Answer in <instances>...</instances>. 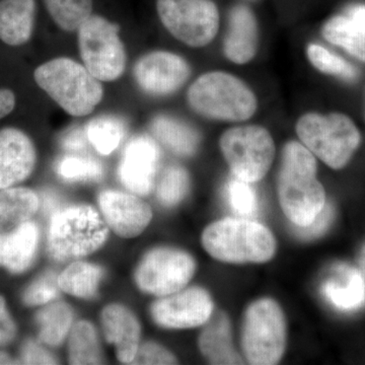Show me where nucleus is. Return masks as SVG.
I'll use <instances>...</instances> for the list:
<instances>
[{"label": "nucleus", "mask_w": 365, "mask_h": 365, "mask_svg": "<svg viewBox=\"0 0 365 365\" xmlns=\"http://www.w3.org/2000/svg\"><path fill=\"white\" fill-rule=\"evenodd\" d=\"M177 359L172 353L155 343H145L138 347L131 364H176Z\"/></svg>", "instance_id": "e433bc0d"}, {"label": "nucleus", "mask_w": 365, "mask_h": 365, "mask_svg": "<svg viewBox=\"0 0 365 365\" xmlns=\"http://www.w3.org/2000/svg\"><path fill=\"white\" fill-rule=\"evenodd\" d=\"M220 145L234 176L249 182L265 177L275 155L272 136L258 125L228 129L220 137Z\"/></svg>", "instance_id": "1a4fd4ad"}, {"label": "nucleus", "mask_w": 365, "mask_h": 365, "mask_svg": "<svg viewBox=\"0 0 365 365\" xmlns=\"http://www.w3.org/2000/svg\"><path fill=\"white\" fill-rule=\"evenodd\" d=\"M213 302L207 292L192 287L155 302L151 314L163 328L188 329L207 323L212 316Z\"/></svg>", "instance_id": "ddd939ff"}, {"label": "nucleus", "mask_w": 365, "mask_h": 365, "mask_svg": "<svg viewBox=\"0 0 365 365\" xmlns=\"http://www.w3.org/2000/svg\"><path fill=\"white\" fill-rule=\"evenodd\" d=\"M158 18L177 40L193 48L215 40L220 13L212 0H158Z\"/></svg>", "instance_id": "9d476101"}, {"label": "nucleus", "mask_w": 365, "mask_h": 365, "mask_svg": "<svg viewBox=\"0 0 365 365\" xmlns=\"http://www.w3.org/2000/svg\"><path fill=\"white\" fill-rule=\"evenodd\" d=\"M193 111L208 119L242 122L254 116L258 101L244 81L223 71L204 73L187 93Z\"/></svg>", "instance_id": "7ed1b4c3"}, {"label": "nucleus", "mask_w": 365, "mask_h": 365, "mask_svg": "<svg viewBox=\"0 0 365 365\" xmlns=\"http://www.w3.org/2000/svg\"><path fill=\"white\" fill-rule=\"evenodd\" d=\"M334 207L332 204L326 203L321 212L317 215L314 222L307 227H297L295 225L294 232L302 240H314L321 237L330 227L334 220Z\"/></svg>", "instance_id": "c9c22d12"}, {"label": "nucleus", "mask_w": 365, "mask_h": 365, "mask_svg": "<svg viewBox=\"0 0 365 365\" xmlns=\"http://www.w3.org/2000/svg\"><path fill=\"white\" fill-rule=\"evenodd\" d=\"M73 314L63 302H56L43 309L37 314L41 327V342L50 346L61 344L71 329Z\"/></svg>", "instance_id": "bb28decb"}, {"label": "nucleus", "mask_w": 365, "mask_h": 365, "mask_svg": "<svg viewBox=\"0 0 365 365\" xmlns=\"http://www.w3.org/2000/svg\"><path fill=\"white\" fill-rule=\"evenodd\" d=\"M39 197L28 188L0 191V234L9 232L29 222L39 208Z\"/></svg>", "instance_id": "b1692460"}, {"label": "nucleus", "mask_w": 365, "mask_h": 365, "mask_svg": "<svg viewBox=\"0 0 365 365\" xmlns=\"http://www.w3.org/2000/svg\"><path fill=\"white\" fill-rule=\"evenodd\" d=\"M322 282L321 292L327 302L345 313L356 312L365 304V281L357 269L337 264Z\"/></svg>", "instance_id": "f3484780"}, {"label": "nucleus", "mask_w": 365, "mask_h": 365, "mask_svg": "<svg viewBox=\"0 0 365 365\" xmlns=\"http://www.w3.org/2000/svg\"><path fill=\"white\" fill-rule=\"evenodd\" d=\"M103 270L88 263L71 264L58 276L60 289L74 297L91 299L97 294Z\"/></svg>", "instance_id": "a878e982"}, {"label": "nucleus", "mask_w": 365, "mask_h": 365, "mask_svg": "<svg viewBox=\"0 0 365 365\" xmlns=\"http://www.w3.org/2000/svg\"><path fill=\"white\" fill-rule=\"evenodd\" d=\"M297 133L307 150L332 169H341L359 148V129L343 114L307 113L299 118Z\"/></svg>", "instance_id": "423d86ee"}, {"label": "nucleus", "mask_w": 365, "mask_h": 365, "mask_svg": "<svg viewBox=\"0 0 365 365\" xmlns=\"http://www.w3.org/2000/svg\"><path fill=\"white\" fill-rule=\"evenodd\" d=\"M109 228L88 205L58 209L52 215L48 247L53 258L64 261L95 252L107 240Z\"/></svg>", "instance_id": "39448f33"}, {"label": "nucleus", "mask_w": 365, "mask_h": 365, "mask_svg": "<svg viewBox=\"0 0 365 365\" xmlns=\"http://www.w3.org/2000/svg\"><path fill=\"white\" fill-rule=\"evenodd\" d=\"M195 268V261L185 252L153 250L137 269L136 282L148 294L167 297L181 290L193 277Z\"/></svg>", "instance_id": "9b49d317"}, {"label": "nucleus", "mask_w": 365, "mask_h": 365, "mask_svg": "<svg viewBox=\"0 0 365 365\" xmlns=\"http://www.w3.org/2000/svg\"><path fill=\"white\" fill-rule=\"evenodd\" d=\"M57 174L68 181H91L103 176V167L93 158L67 155L57 163Z\"/></svg>", "instance_id": "473e14b6"}, {"label": "nucleus", "mask_w": 365, "mask_h": 365, "mask_svg": "<svg viewBox=\"0 0 365 365\" xmlns=\"http://www.w3.org/2000/svg\"><path fill=\"white\" fill-rule=\"evenodd\" d=\"M85 130L91 145L103 155H109L116 150L125 134L121 120L113 116L93 118Z\"/></svg>", "instance_id": "c85d7f7f"}, {"label": "nucleus", "mask_w": 365, "mask_h": 365, "mask_svg": "<svg viewBox=\"0 0 365 365\" xmlns=\"http://www.w3.org/2000/svg\"><path fill=\"white\" fill-rule=\"evenodd\" d=\"M188 189V173L182 167L173 165L163 172L158 182V200L165 206L176 205L186 196Z\"/></svg>", "instance_id": "2f4dec72"}, {"label": "nucleus", "mask_w": 365, "mask_h": 365, "mask_svg": "<svg viewBox=\"0 0 365 365\" xmlns=\"http://www.w3.org/2000/svg\"><path fill=\"white\" fill-rule=\"evenodd\" d=\"M21 359L25 364H56L57 361L51 354H49L41 346L36 343H26L23 348Z\"/></svg>", "instance_id": "4c0bfd02"}, {"label": "nucleus", "mask_w": 365, "mask_h": 365, "mask_svg": "<svg viewBox=\"0 0 365 365\" xmlns=\"http://www.w3.org/2000/svg\"><path fill=\"white\" fill-rule=\"evenodd\" d=\"M44 4L54 23L66 32L78 31L93 11V0H44Z\"/></svg>", "instance_id": "c756f323"}, {"label": "nucleus", "mask_w": 365, "mask_h": 365, "mask_svg": "<svg viewBox=\"0 0 365 365\" xmlns=\"http://www.w3.org/2000/svg\"><path fill=\"white\" fill-rule=\"evenodd\" d=\"M160 150L148 136L132 139L125 148L120 163L119 178L122 184L133 193L148 195L153 188Z\"/></svg>", "instance_id": "2eb2a0df"}, {"label": "nucleus", "mask_w": 365, "mask_h": 365, "mask_svg": "<svg viewBox=\"0 0 365 365\" xmlns=\"http://www.w3.org/2000/svg\"><path fill=\"white\" fill-rule=\"evenodd\" d=\"M204 249L228 263H264L275 254L272 232L261 223L225 218L209 225L202 235Z\"/></svg>", "instance_id": "20e7f679"}, {"label": "nucleus", "mask_w": 365, "mask_h": 365, "mask_svg": "<svg viewBox=\"0 0 365 365\" xmlns=\"http://www.w3.org/2000/svg\"><path fill=\"white\" fill-rule=\"evenodd\" d=\"M199 347L210 364H242L232 346L230 324L225 314H215L209 322L199 338Z\"/></svg>", "instance_id": "5701e85b"}, {"label": "nucleus", "mask_w": 365, "mask_h": 365, "mask_svg": "<svg viewBox=\"0 0 365 365\" xmlns=\"http://www.w3.org/2000/svg\"><path fill=\"white\" fill-rule=\"evenodd\" d=\"M43 205H44L45 210L48 211V212H51V211L56 212L58 210L57 209L56 199H55L54 196L50 195V194L44 196V203H43Z\"/></svg>", "instance_id": "79ce46f5"}, {"label": "nucleus", "mask_w": 365, "mask_h": 365, "mask_svg": "<svg viewBox=\"0 0 365 365\" xmlns=\"http://www.w3.org/2000/svg\"><path fill=\"white\" fill-rule=\"evenodd\" d=\"M16 335V325L9 316L4 297H0V344H6Z\"/></svg>", "instance_id": "58836bf2"}, {"label": "nucleus", "mask_w": 365, "mask_h": 365, "mask_svg": "<svg viewBox=\"0 0 365 365\" xmlns=\"http://www.w3.org/2000/svg\"><path fill=\"white\" fill-rule=\"evenodd\" d=\"M317 170L316 158L304 144L292 141L283 148L278 195L283 212L297 227L311 225L325 206V190Z\"/></svg>", "instance_id": "f257e3e1"}, {"label": "nucleus", "mask_w": 365, "mask_h": 365, "mask_svg": "<svg viewBox=\"0 0 365 365\" xmlns=\"http://www.w3.org/2000/svg\"><path fill=\"white\" fill-rule=\"evenodd\" d=\"M86 140H88V136H86V130L83 131L79 128H73L63 137L62 145L67 150H83L86 148Z\"/></svg>", "instance_id": "ea45409f"}, {"label": "nucleus", "mask_w": 365, "mask_h": 365, "mask_svg": "<svg viewBox=\"0 0 365 365\" xmlns=\"http://www.w3.org/2000/svg\"><path fill=\"white\" fill-rule=\"evenodd\" d=\"M359 265L365 276V246L364 247V249H362L361 253H360Z\"/></svg>", "instance_id": "c03bdc74"}, {"label": "nucleus", "mask_w": 365, "mask_h": 365, "mask_svg": "<svg viewBox=\"0 0 365 365\" xmlns=\"http://www.w3.org/2000/svg\"><path fill=\"white\" fill-rule=\"evenodd\" d=\"M188 62L175 53L155 51L139 58L133 68L137 85L151 96H169L188 81Z\"/></svg>", "instance_id": "f8f14e48"}, {"label": "nucleus", "mask_w": 365, "mask_h": 365, "mask_svg": "<svg viewBox=\"0 0 365 365\" xmlns=\"http://www.w3.org/2000/svg\"><path fill=\"white\" fill-rule=\"evenodd\" d=\"M258 45V24L253 11L242 4L232 7L223 42L227 58L235 64H247L256 56Z\"/></svg>", "instance_id": "a211bd4d"}, {"label": "nucleus", "mask_w": 365, "mask_h": 365, "mask_svg": "<svg viewBox=\"0 0 365 365\" xmlns=\"http://www.w3.org/2000/svg\"><path fill=\"white\" fill-rule=\"evenodd\" d=\"M151 130L163 145L182 157L193 155L198 146V134L175 118L165 115L155 117L151 123Z\"/></svg>", "instance_id": "393cba45"}, {"label": "nucleus", "mask_w": 365, "mask_h": 365, "mask_svg": "<svg viewBox=\"0 0 365 365\" xmlns=\"http://www.w3.org/2000/svg\"><path fill=\"white\" fill-rule=\"evenodd\" d=\"M39 241L36 223L26 222L16 230L0 234V266L14 273L25 271L32 263Z\"/></svg>", "instance_id": "412c9836"}, {"label": "nucleus", "mask_w": 365, "mask_h": 365, "mask_svg": "<svg viewBox=\"0 0 365 365\" xmlns=\"http://www.w3.org/2000/svg\"><path fill=\"white\" fill-rule=\"evenodd\" d=\"M228 204L235 212L241 215H253L258 210V198L251 182L234 177L227 185Z\"/></svg>", "instance_id": "72a5a7b5"}, {"label": "nucleus", "mask_w": 365, "mask_h": 365, "mask_svg": "<svg viewBox=\"0 0 365 365\" xmlns=\"http://www.w3.org/2000/svg\"><path fill=\"white\" fill-rule=\"evenodd\" d=\"M58 277L54 273H47L34 282L24 294V302L28 306H40L56 299L59 294Z\"/></svg>", "instance_id": "f704fd0d"}, {"label": "nucleus", "mask_w": 365, "mask_h": 365, "mask_svg": "<svg viewBox=\"0 0 365 365\" xmlns=\"http://www.w3.org/2000/svg\"><path fill=\"white\" fill-rule=\"evenodd\" d=\"M323 35L329 42L365 61V4H354L344 14L333 16L324 26Z\"/></svg>", "instance_id": "aec40b11"}, {"label": "nucleus", "mask_w": 365, "mask_h": 365, "mask_svg": "<svg viewBox=\"0 0 365 365\" xmlns=\"http://www.w3.org/2000/svg\"><path fill=\"white\" fill-rule=\"evenodd\" d=\"M242 350L251 364H278L287 342L282 311L272 299L257 300L247 309L242 329Z\"/></svg>", "instance_id": "6e6552de"}, {"label": "nucleus", "mask_w": 365, "mask_h": 365, "mask_svg": "<svg viewBox=\"0 0 365 365\" xmlns=\"http://www.w3.org/2000/svg\"><path fill=\"white\" fill-rule=\"evenodd\" d=\"M16 96L9 88H0V119L11 114L16 108Z\"/></svg>", "instance_id": "a19ab883"}, {"label": "nucleus", "mask_w": 365, "mask_h": 365, "mask_svg": "<svg viewBox=\"0 0 365 365\" xmlns=\"http://www.w3.org/2000/svg\"><path fill=\"white\" fill-rule=\"evenodd\" d=\"M98 204L107 225L115 234L126 239L140 235L153 217L148 204L122 192H102L98 196Z\"/></svg>", "instance_id": "4468645a"}, {"label": "nucleus", "mask_w": 365, "mask_h": 365, "mask_svg": "<svg viewBox=\"0 0 365 365\" xmlns=\"http://www.w3.org/2000/svg\"><path fill=\"white\" fill-rule=\"evenodd\" d=\"M102 361L100 343L95 328L88 322L74 326L69 339L71 364H100Z\"/></svg>", "instance_id": "cd10ccee"}, {"label": "nucleus", "mask_w": 365, "mask_h": 365, "mask_svg": "<svg viewBox=\"0 0 365 365\" xmlns=\"http://www.w3.org/2000/svg\"><path fill=\"white\" fill-rule=\"evenodd\" d=\"M34 79L59 107L74 117L91 114L104 96L101 81L85 66L66 57L38 66Z\"/></svg>", "instance_id": "f03ea898"}, {"label": "nucleus", "mask_w": 365, "mask_h": 365, "mask_svg": "<svg viewBox=\"0 0 365 365\" xmlns=\"http://www.w3.org/2000/svg\"><path fill=\"white\" fill-rule=\"evenodd\" d=\"M307 54L314 68L323 73L338 76L346 81H354L359 76V71L354 66L333 54L323 46L309 44L307 46Z\"/></svg>", "instance_id": "7c9ffc66"}, {"label": "nucleus", "mask_w": 365, "mask_h": 365, "mask_svg": "<svg viewBox=\"0 0 365 365\" xmlns=\"http://www.w3.org/2000/svg\"><path fill=\"white\" fill-rule=\"evenodd\" d=\"M37 153L30 137L20 129L0 130V190L25 181L35 168Z\"/></svg>", "instance_id": "dca6fc26"}, {"label": "nucleus", "mask_w": 365, "mask_h": 365, "mask_svg": "<svg viewBox=\"0 0 365 365\" xmlns=\"http://www.w3.org/2000/svg\"><path fill=\"white\" fill-rule=\"evenodd\" d=\"M119 31L116 24L97 14H91L78 29L83 66L100 81H116L126 68V50Z\"/></svg>", "instance_id": "0eeeda50"}, {"label": "nucleus", "mask_w": 365, "mask_h": 365, "mask_svg": "<svg viewBox=\"0 0 365 365\" xmlns=\"http://www.w3.org/2000/svg\"><path fill=\"white\" fill-rule=\"evenodd\" d=\"M35 20L36 0H0V41L11 47L26 44Z\"/></svg>", "instance_id": "4be33fe9"}, {"label": "nucleus", "mask_w": 365, "mask_h": 365, "mask_svg": "<svg viewBox=\"0 0 365 365\" xmlns=\"http://www.w3.org/2000/svg\"><path fill=\"white\" fill-rule=\"evenodd\" d=\"M16 364V362H14V360L11 359V357L7 356V355L4 354V353H0V364Z\"/></svg>", "instance_id": "37998d69"}, {"label": "nucleus", "mask_w": 365, "mask_h": 365, "mask_svg": "<svg viewBox=\"0 0 365 365\" xmlns=\"http://www.w3.org/2000/svg\"><path fill=\"white\" fill-rule=\"evenodd\" d=\"M106 339L116 346L117 357L122 364H131L138 350L140 326L129 309L110 304L102 314Z\"/></svg>", "instance_id": "6ab92c4d"}]
</instances>
